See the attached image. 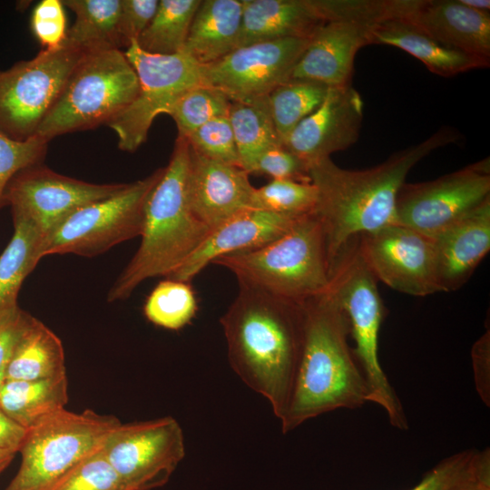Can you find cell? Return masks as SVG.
<instances>
[{
	"label": "cell",
	"mask_w": 490,
	"mask_h": 490,
	"mask_svg": "<svg viewBox=\"0 0 490 490\" xmlns=\"http://www.w3.org/2000/svg\"><path fill=\"white\" fill-rule=\"evenodd\" d=\"M458 138L452 129L441 128L425 141L364 170L341 168L330 158L309 165V177L318 192L314 212L322 226L329 275L353 240L395 223L397 195L410 170L433 151Z\"/></svg>",
	"instance_id": "6da1fadb"
},
{
	"label": "cell",
	"mask_w": 490,
	"mask_h": 490,
	"mask_svg": "<svg viewBox=\"0 0 490 490\" xmlns=\"http://www.w3.org/2000/svg\"><path fill=\"white\" fill-rule=\"evenodd\" d=\"M220 321L231 368L269 400L280 420L292 395L302 352V302L239 285Z\"/></svg>",
	"instance_id": "7a4b0ae2"
},
{
	"label": "cell",
	"mask_w": 490,
	"mask_h": 490,
	"mask_svg": "<svg viewBox=\"0 0 490 490\" xmlns=\"http://www.w3.org/2000/svg\"><path fill=\"white\" fill-rule=\"evenodd\" d=\"M304 339L292 395L280 424L288 433L337 409L368 402V390L348 344L347 315L327 291L302 302Z\"/></svg>",
	"instance_id": "3957f363"
},
{
	"label": "cell",
	"mask_w": 490,
	"mask_h": 490,
	"mask_svg": "<svg viewBox=\"0 0 490 490\" xmlns=\"http://www.w3.org/2000/svg\"><path fill=\"white\" fill-rule=\"evenodd\" d=\"M189 142L178 135L170 161L148 195L141 244L111 288L108 301L129 298L149 278H168L211 231L189 205Z\"/></svg>",
	"instance_id": "277c9868"
},
{
	"label": "cell",
	"mask_w": 490,
	"mask_h": 490,
	"mask_svg": "<svg viewBox=\"0 0 490 490\" xmlns=\"http://www.w3.org/2000/svg\"><path fill=\"white\" fill-rule=\"evenodd\" d=\"M240 286L301 303L328 291L325 239L315 212L298 219L279 238L254 249L219 257Z\"/></svg>",
	"instance_id": "5b68a950"
},
{
	"label": "cell",
	"mask_w": 490,
	"mask_h": 490,
	"mask_svg": "<svg viewBox=\"0 0 490 490\" xmlns=\"http://www.w3.org/2000/svg\"><path fill=\"white\" fill-rule=\"evenodd\" d=\"M377 282L356 239L334 264L328 292L348 318L353 352L368 387V402L385 410L393 427L407 430L409 426L403 405L378 358L379 330L386 310Z\"/></svg>",
	"instance_id": "8992f818"
},
{
	"label": "cell",
	"mask_w": 490,
	"mask_h": 490,
	"mask_svg": "<svg viewBox=\"0 0 490 490\" xmlns=\"http://www.w3.org/2000/svg\"><path fill=\"white\" fill-rule=\"evenodd\" d=\"M137 74L124 52L85 53L68 77L35 135L53 138L109 123L135 99Z\"/></svg>",
	"instance_id": "52a82bcc"
},
{
	"label": "cell",
	"mask_w": 490,
	"mask_h": 490,
	"mask_svg": "<svg viewBox=\"0 0 490 490\" xmlns=\"http://www.w3.org/2000/svg\"><path fill=\"white\" fill-rule=\"evenodd\" d=\"M121 423L92 409L63 408L27 430L21 466L5 490H46L85 457L100 449Z\"/></svg>",
	"instance_id": "ba28073f"
},
{
	"label": "cell",
	"mask_w": 490,
	"mask_h": 490,
	"mask_svg": "<svg viewBox=\"0 0 490 490\" xmlns=\"http://www.w3.org/2000/svg\"><path fill=\"white\" fill-rule=\"evenodd\" d=\"M162 170L73 212L44 237L42 257L65 253L93 257L141 236L146 201Z\"/></svg>",
	"instance_id": "9c48e42d"
},
{
	"label": "cell",
	"mask_w": 490,
	"mask_h": 490,
	"mask_svg": "<svg viewBox=\"0 0 490 490\" xmlns=\"http://www.w3.org/2000/svg\"><path fill=\"white\" fill-rule=\"evenodd\" d=\"M84 54L64 41L0 71V132L19 142L34 136Z\"/></svg>",
	"instance_id": "30bf717a"
},
{
	"label": "cell",
	"mask_w": 490,
	"mask_h": 490,
	"mask_svg": "<svg viewBox=\"0 0 490 490\" xmlns=\"http://www.w3.org/2000/svg\"><path fill=\"white\" fill-rule=\"evenodd\" d=\"M139 81L133 102L108 123L118 147L133 152L145 142L154 119L167 114L191 88L203 83L201 65L182 52L171 55L142 51L133 41L124 52Z\"/></svg>",
	"instance_id": "8fae6325"
},
{
	"label": "cell",
	"mask_w": 490,
	"mask_h": 490,
	"mask_svg": "<svg viewBox=\"0 0 490 490\" xmlns=\"http://www.w3.org/2000/svg\"><path fill=\"white\" fill-rule=\"evenodd\" d=\"M490 198L489 158L437 179L403 183L395 223L434 238Z\"/></svg>",
	"instance_id": "7c38bea8"
},
{
	"label": "cell",
	"mask_w": 490,
	"mask_h": 490,
	"mask_svg": "<svg viewBox=\"0 0 490 490\" xmlns=\"http://www.w3.org/2000/svg\"><path fill=\"white\" fill-rule=\"evenodd\" d=\"M103 450L128 490H152L166 485L183 459V432L172 416L120 423Z\"/></svg>",
	"instance_id": "4fadbf2b"
},
{
	"label": "cell",
	"mask_w": 490,
	"mask_h": 490,
	"mask_svg": "<svg viewBox=\"0 0 490 490\" xmlns=\"http://www.w3.org/2000/svg\"><path fill=\"white\" fill-rule=\"evenodd\" d=\"M358 247L376 279L390 289L416 297L442 292L433 238L393 223L361 235Z\"/></svg>",
	"instance_id": "5bb4252c"
},
{
	"label": "cell",
	"mask_w": 490,
	"mask_h": 490,
	"mask_svg": "<svg viewBox=\"0 0 490 490\" xmlns=\"http://www.w3.org/2000/svg\"><path fill=\"white\" fill-rule=\"evenodd\" d=\"M309 42L284 38L240 46L220 60L201 65L202 82L223 91L231 101L265 97L290 80Z\"/></svg>",
	"instance_id": "9a60e30c"
},
{
	"label": "cell",
	"mask_w": 490,
	"mask_h": 490,
	"mask_svg": "<svg viewBox=\"0 0 490 490\" xmlns=\"http://www.w3.org/2000/svg\"><path fill=\"white\" fill-rule=\"evenodd\" d=\"M126 183L94 184L59 174L41 163L17 172L5 191L13 216L33 221L45 236L78 209L119 192Z\"/></svg>",
	"instance_id": "2e32d148"
},
{
	"label": "cell",
	"mask_w": 490,
	"mask_h": 490,
	"mask_svg": "<svg viewBox=\"0 0 490 490\" xmlns=\"http://www.w3.org/2000/svg\"><path fill=\"white\" fill-rule=\"evenodd\" d=\"M363 112V100L351 84L328 87L321 104L281 144L309 167L358 141Z\"/></svg>",
	"instance_id": "e0dca14e"
},
{
	"label": "cell",
	"mask_w": 490,
	"mask_h": 490,
	"mask_svg": "<svg viewBox=\"0 0 490 490\" xmlns=\"http://www.w3.org/2000/svg\"><path fill=\"white\" fill-rule=\"evenodd\" d=\"M249 175L240 166L209 159L190 146L187 193L194 216L212 230L251 209L255 187Z\"/></svg>",
	"instance_id": "ac0fdd59"
},
{
	"label": "cell",
	"mask_w": 490,
	"mask_h": 490,
	"mask_svg": "<svg viewBox=\"0 0 490 490\" xmlns=\"http://www.w3.org/2000/svg\"><path fill=\"white\" fill-rule=\"evenodd\" d=\"M377 24L338 20L323 24L309 39L290 79L309 80L328 87L350 85L358 51L371 44Z\"/></svg>",
	"instance_id": "d6986e66"
},
{
	"label": "cell",
	"mask_w": 490,
	"mask_h": 490,
	"mask_svg": "<svg viewBox=\"0 0 490 490\" xmlns=\"http://www.w3.org/2000/svg\"><path fill=\"white\" fill-rule=\"evenodd\" d=\"M298 219L262 210H243L212 229L188 260L166 279L190 282L219 257L254 250L279 238Z\"/></svg>",
	"instance_id": "ffe728a7"
},
{
	"label": "cell",
	"mask_w": 490,
	"mask_h": 490,
	"mask_svg": "<svg viewBox=\"0 0 490 490\" xmlns=\"http://www.w3.org/2000/svg\"><path fill=\"white\" fill-rule=\"evenodd\" d=\"M442 292L461 288L490 250V198L433 238Z\"/></svg>",
	"instance_id": "44dd1931"
},
{
	"label": "cell",
	"mask_w": 490,
	"mask_h": 490,
	"mask_svg": "<svg viewBox=\"0 0 490 490\" xmlns=\"http://www.w3.org/2000/svg\"><path fill=\"white\" fill-rule=\"evenodd\" d=\"M405 19L448 48L490 58V15L460 0H419Z\"/></svg>",
	"instance_id": "7402d4cb"
},
{
	"label": "cell",
	"mask_w": 490,
	"mask_h": 490,
	"mask_svg": "<svg viewBox=\"0 0 490 490\" xmlns=\"http://www.w3.org/2000/svg\"><path fill=\"white\" fill-rule=\"evenodd\" d=\"M325 23L319 0H242L238 47L284 38L310 39Z\"/></svg>",
	"instance_id": "603a6c76"
},
{
	"label": "cell",
	"mask_w": 490,
	"mask_h": 490,
	"mask_svg": "<svg viewBox=\"0 0 490 490\" xmlns=\"http://www.w3.org/2000/svg\"><path fill=\"white\" fill-rule=\"evenodd\" d=\"M242 0H201L182 53L200 65L213 64L238 47Z\"/></svg>",
	"instance_id": "cb8c5ba5"
},
{
	"label": "cell",
	"mask_w": 490,
	"mask_h": 490,
	"mask_svg": "<svg viewBox=\"0 0 490 490\" xmlns=\"http://www.w3.org/2000/svg\"><path fill=\"white\" fill-rule=\"evenodd\" d=\"M374 44L402 49L421 61L433 74L445 77L485 68L490 64V59L440 44L405 18L377 24L371 34V44Z\"/></svg>",
	"instance_id": "d4e9b609"
},
{
	"label": "cell",
	"mask_w": 490,
	"mask_h": 490,
	"mask_svg": "<svg viewBox=\"0 0 490 490\" xmlns=\"http://www.w3.org/2000/svg\"><path fill=\"white\" fill-rule=\"evenodd\" d=\"M63 374L66 373L60 338L29 314L9 361L5 380H37Z\"/></svg>",
	"instance_id": "484cf974"
},
{
	"label": "cell",
	"mask_w": 490,
	"mask_h": 490,
	"mask_svg": "<svg viewBox=\"0 0 490 490\" xmlns=\"http://www.w3.org/2000/svg\"><path fill=\"white\" fill-rule=\"evenodd\" d=\"M66 374L37 380H5L0 388V408L27 430L68 402Z\"/></svg>",
	"instance_id": "4316f807"
},
{
	"label": "cell",
	"mask_w": 490,
	"mask_h": 490,
	"mask_svg": "<svg viewBox=\"0 0 490 490\" xmlns=\"http://www.w3.org/2000/svg\"><path fill=\"white\" fill-rule=\"evenodd\" d=\"M75 15L65 42L85 53L119 49L121 0H64Z\"/></svg>",
	"instance_id": "83f0119b"
},
{
	"label": "cell",
	"mask_w": 490,
	"mask_h": 490,
	"mask_svg": "<svg viewBox=\"0 0 490 490\" xmlns=\"http://www.w3.org/2000/svg\"><path fill=\"white\" fill-rule=\"evenodd\" d=\"M13 218V238L0 255V310L17 304L22 282L43 258V232L25 218Z\"/></svg>",
	"instance_id": "f1b7e54d"
},
{
	"label": "cell",
	"mask_w": 490,
	"mask_h": 490,
	"mask_svg": "<svg viewBox=\"0 0 490 490\" xmlns=\"http://www.w3.org/2000/svg\"><path fill=\"white\" fill-rule=\"evenodd\" d=\"M228 117L238 150L240 167L248 173L253 162L262 152L281 144L267 96L248 102L232 101Z\"/></svg>",
	"instance_id": "f546056e"
},
{
	"label": "cell",
	"mask_w": 490,
	"mask_h": 490,
	"mask_svg": "<svg viewBox=\"0 0 490 490\" xmlns=\"http://www.w3.org/2000/svg\"><path fill=\"white\" fill-rule=\"evenodd\" d=\"M201 0H161L150 24L137 39L138 46L153 54L182 51L193 15Z\"/></svg>",
	"instance_id": "4dcf8cb0"
},
{
	"label": "cell",
	"mask_w": 490,
	"mask_h": 490,
	"mask_svg": "<svg viewBox=\"0 0 490 490\" xmlns=\"http://www.w3.org/2000/svg\"><path fill=\"white\" fill-rule=\"evenodd\" d=\"M328 88L313 81L290 79L267 95L270 115L281 142L321 104Z\"/></svg>",
	"instance_id": "1f68e13d"
},
{
	"label": "cell",
	"mask_w": 490,
	"mask_h": 490,
	"mask_svg": "<svg viewBox=\"0 0 490 490\" xmlns=\"http://www.w3.org/2000/svg\"><path fill=\"white\" fill-rule=\"evenodd\" d=\"M198 303L189 282L166 279L159 282L148 296L143 313L152 324L179 330L195 317Z\"/></svg>",
	"instance_id": "d6a6232c"
},
{
	"label": "cell",
	"mask_w": 490,
	"mask_h": 490,
	"mask_svg": "<svg viewBox=\"0 0 490 490\" xmlns=\"http://www.w3.org/2000/svg\"><path fill=\"white\" fill-rule=\"evenodd\" d=\"M231 102L223 91L201 83L183 93L167 114L174 120L178 135L186 137L207 122L228 115Z\"/></svg>",
	"instance_id": "836d02e7"
},
{
	"label": "cell",
	"mask_w": 490,
	"mask_h": 490,
	"mask_svg": "<svg viewBox=\"0 0 490 490\" xmlns=\"http://www.w3.org/2000/svg\"><path fill=\"white\" fill-rule=\"evenodd\" d=\"M317 200V189L311 181L271 180L255 188L251 209L300 218L315 211Z\"/></svg>",
	"instance_id": "e575fe53"
},
{
	"label": "cell",
	"mask_w": 490,
	"mask_h": 490,
	"mask_svg": "<svg viewBox=\"0 0 490 490\" xmlns=\"http://www.w3.org/2000/svg\"><path fill=\"white\" fill-rule=\"evenodd\" d=\"M46 490H128L103 446L85 457Z\"/></svg>",
	"instance_id": "d590c367"
},
{
	"label": "cell",
	"mask_w": 490,
	"mask_h": 490,
	"mask_svg": "<svg viewBox=\"0 0 490 490\" xmlns=\"http://www.w3.org/2000/svg\"><path fill=\"white\" fill-rule=\"evenodd\" d=\"M191 149L220 162L240 166L238 150L228 115L214 118L185 137Z\"/></svg>",
	"instance_id": "8d00e7d4"
},
{
	"label": "cell",
	"mask_w": 490,
	"mask_h": 490,
	"mask_svg": "<svg viewBox=\"0 0 490 490\" xmlns=\"http://www.w3.org/2000/svg\"><path fill=\"white\" fill-rule=\"evenodd\" d=\"M48 142L38 135L19 142L0 132V208L5 206V191L11 179L20 171L41 163Z\"/></svg>",
	"instance_id": "74e56055"
},
{
	"label": "cell",
	"mask_w": 490,
	"mask_h": 490,
	"mask_svg": "<svg viewBox=\"0 0 490 490\" xmlns=\"http://www.w3.org/2000/svg\"><path fill=\"white\" fill-rule=\"evenodd\" d=\"M31 28L43 50H55L67 34L66 16L60 0H43L36 5L31 16Z\"/></svg>",
	"instance_id": "f35d334b"
},
{
	"label": "cell",
	"mask_w": 490,
	"mask_h": 490,
	"mask_svg": "<svg viewBox=\"0 0 490 490\" xmlns=\"http://www.w3.org/2000/svg\"><path fill=\"white\" fill-rule=\"evenodd\" d=\"M249 173L265 174L272 180L310 182L309 166L282 144L262 152L251 164Z\"/></svg>",
	"instance_id": "ab89813d"
},
{
	"label": "cell",
	"mask_w": 490,
	"mask_h": 490,
	"mask_svg": "<svg viewBox=\"0 0 490 490\" xmlns=\"http://www.w3.org/2000/svg\"><path fill=\"white\" fill-rule=\"evenodd\" d=\"M158 0H121L118 34L120 48H127L150 24Z\"/></svg>",
	"instance_id": "60d3db41"
},
{
	"label": "cell",
	"mask_w": 490,
	"mask_h": 490,
	"mask_svg": "<svg viewBox=\"0 0 490 490\" xmlns=\"http://www.w3.org/2000/svg\"><path fill=\"white\" fill-rule=\"evenodd\" d=\"M475 448L462 450L445 457L409 490H447L462 475Z\"/></svg>",
	"instance_id": "b9f144b4"
},
{
	"label": "cell",
	"mask_w": 490,
	"mask_h": 490,
	"mask_svg": "<svg viewBox=\"0 0 490 490\" xmlns=\"http://www.w3.org/2000/svg\"><path fill=\"white\" fill-rule=\"evenodd\" d=\"M28 315L18 304L0 310V388L5 381L9 361Z\"/></svg>",
	"instance_id": "7bdbcfd3"
},
{
	"label": "cell",
	"mask_w": 490,
	"mask_h": 490,
	"mask_svg": "<svg viewBox=\"0 0 490 490\" xmlns=\"http://www.w3.org/2000/svg\"><path fill=\"white\" fill-rule=\"evenodd\" d=\"M447 490H490V449H475L462 475Z\"/></svg>",
	"instance_id": "ee69618b"
},
{
	"label": "cell",
	"mask_w": 490,
	"mask_h": 490,
	"mask_svg": "<svg viewBox=\"0 0 490 490\" xmlns=\"http://www.w3.org/2000/svg\"><path fill=\"white\" fill-rule=\"evenodd\" d=\"M475 382L481 399L489 406L490 400V332H485L471 351Z\"/></svg>",
	"instance_id": "f6af8a7d"
},
{
	"label": "cell",
	"mask_w": 490,
	"mask_h": 490,
	"mask_svg": "<svg viewBox=\"0 0 490 490\" xmlns=\"http://www.w3.org/2000/svg\"><path fill=\"white\" fill-rule=\"evenodd\" d=\"M27 435V429L11 419L0 408V451L19 452Z\"/></svg>",
	"instance_id": "bcb514c9"
},
{
	"label": "cell",
	"mask_w": 490,
	"mask_h": 490,
	"mask_svg": "<svg viewBox=\"0 0 490 490\" xmlns=\"http://www.w3.org/2000/svg\"><path fill=\"white\" fill-rule=\"evenodd\" d=\"M460 2L466 6L483 12H489L490 1L489 0H460Z\"/></svg>",
	"instance_id": "7dc6e473"
},
{
	"label": "cell",
	"mask_w": 490,
	"mask_h": 490,
	"mask_svg": "<svg viewBox=\"0 0 490 490\" xmlns=\"http://www.w3.org/2000/svg\"><path fill=\"white\" fill-rule=\"evenodd\" d=\"M15 454L0 451V474L9 466Z\"/></svg>",
	"instance_id": "c3c4849f"
}]
</instances>
